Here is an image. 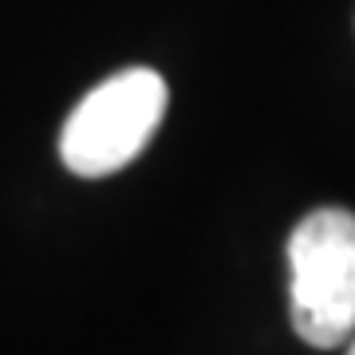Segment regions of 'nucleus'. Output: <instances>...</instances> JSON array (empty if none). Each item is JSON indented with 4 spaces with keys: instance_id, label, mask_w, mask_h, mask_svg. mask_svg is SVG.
<instances>
[{
    "instance_id": "obj_1",
    "label": "nucleus",
    "mask_w": 355,
    "mask_h": 355,
    "mask_svg": "<svg viewBox=\"0 0 355 355\" xmlns=\"http://www.w3.org/2000/svg\"><path fill=\"white\" fill-rule=\"evenodd\" d=\"M292 328L308 347H340L355 336V214L312 209L288 237Z\"/></svg>"
},
{
    "instance_id": "obj_2",
    "label": "nucleus",
    "mask_w": 355,
    "mask_h": 355,
    "mask_svg": "<svg viewBox=\"0 0 355 355\" xmlns=\"http://www.w3.org/2000/svg\"><path fill=\"white\" fill-rule=\"evenodd\" d=\"M170 91L150 67H127L103 79L67 114L60 135V158L79 178H107L146 150L162 123Z\"/></svg>"
},
{
    "instance_id": "obj_3",
    "label": "nucleus",
    "mask_w": 355,
    "mask_h": 355,
    "mask_svg": "<svg viewBox=\"0 0 355 355\" xmlns=\"http://www.w3.org/2000/svg\"><path fill=\"white\" fill-rule=\"evenodd\" d=\"M347 355H355V336H352V347H347Z\"/></svg>"
}]
</instances>
